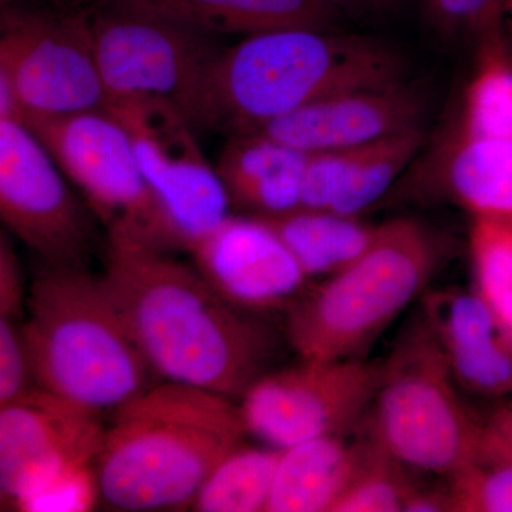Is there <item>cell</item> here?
Segmentation results:
<instances>
[{"mask_svg":"<svg viewBox=\"0 0 512 512\" xmlns=\"http://www.w3.org/2000/svg\"><path fill=\"white\" fill-rule=\"evenodd\" d=\"M0 79L12 87L23 123L107 106L86 12L42 15L3 10Z\"/></svg>","mask_w":512,"mask_h":512,"instance_id":"11","label":"cell"},{"mask_svg":"<svg viewBox=\"0 0 512 512\" xmlns=\"http://www.w3.org/2000/svg\"><path fill=\"white\" fill-rule=\"evenodd\" d=\"M306 157L265 134H241L231 137L215 168L232 207L274 218L301 210Z\"/></svg>","mask_w":512,"mask_h":512,"instance_id":"18","label":"cell"},{"mask_svg":"<svg viewBox=\"0 0 512 512\" xmlns=\"http://www.w3.org/2000/svg\"><path fill=\"white\" fill-rule=\"evenodd\" d=\"M363 440L326 436L284 448L266 512H333L362 463Z\"/></svg>","mask_w":512,"mask_h":512,"instance_id":"20","label":"cell"},{"mask_svg":"<svg viewBox=\"0 0 512 512\" xmlns=\"http://www.w3.org/2000/svg\"><path fill=\"white\" fill-rule=\"evenodd\" d=\"M448 483L453 512H512L510 457H478Z\"/></svg>","mask_w":512,"mask_h":512,"instance_id":"27","label":"cell"},{"mask_svg":"<svg viewBox=\"0 0 512 512\" xmlns=\"http://www.w3.org/2000/svg\"><path fill=\"white\" fill-rule=\"evenodd\" d=\"M446 256L434 229L412 218L377 225L355 262L309 286L285 313V336L299 360L359 359L426 291Z\"/></svg>","mask_w":512,"mask_h":512,"instance_id":"5","label":"cell"},{"mask_svg":"<svg viewBox=\"0 0 512 512\" xmlns=\"http://www.w3.org/2000/svg\"><path fill=\"white\" fill-rule=\"evenodd\" d=\"M279 448L241 443L229 451L201 485L191 510L261 512L268 508Z\"/></svg>","mask_w":512,"mask_h":512,"instance_id":"23","label":"cell"},{"mask_svg":"<svg viewBox=\"0 0 512 512\" xmlns=\"http://www.w3.org/2000/svg\"><path fill=\"white\" fill-rule=\"evenodd\" d=\"M248 436L238 403L188 384H153L114 410L94 463L114 510L191 508L214 467Z\"/></svg>","mask_w":512,"mask_h":512,"instance_id":"2","label":"cell"},{"mask_svg":"<svg viewBox=\"0 0 512 512\" xmlns=\"http://www.w3.org/2000/svg\"><path fill=\"white\" fill-rule=\"evenodd\" d=\"M453 512L451 495L448 487L431 488L419 487L413 491L404 505L403 512Z\"/></svg>","mask_w":512,"mask_h":512,"instance_id":"33","label":"cell"},{"mask_svg":"<svg viewBox=\"0 0 512 512\" xmlns=\"http://www.w3.org/2000/svg\"><path fill=\"white\" fill-rule=\"evenodd\" d=\"M409 468L363 437V458L333 512H400L419 487Z\"/></svg>","mask_w":512,"mask_h":512,"instance_id":"26","label":"cell"},{"mask_svg":"<svg viewBox=\"0 0 512 512\" xmlns=\"http://www.w3.org/2000/svg\"><path fill=\"white\" fill-rule=\"evenodd\" d=\"M190 255L215 291L256 315L288 312L311 281L275 229L254 215H229Z\"/></svg>","mask_w":512,"mask_h":512,"instance_id":"14","label":"cell"},{"mask_svg":"<svg viewBox=\"0 0 512 512\" xmlns=\"http://www.w3.org/2000/svg\"><path fill=\"white\" fill-rule=\"evenodd\" d=\"M2 2V5H10V3L18 2V0H0Z\"/></svg>","mask_w":512,"mask_h":512,"instance_id":"36","label":"cell"},{"mask_svg":"<svg viewBox=\"0 0 512 512\" xmlns=\"http://www.w3.org/2000/svg\"><path fill=\"white\" fill-rule=\"evenodd\" d=\"M423 316L460 389L476 396L512 390V343L477 292L436 289L424 293Z\"/></svg>","mask_w":512,"mask_h":512,"instance_id":"16","label":"cell"},{"mask_svg":"<svg viewBox=\"0 0 512 512\" xmlns=\"http://www.w3.org/2000/svg\"><path fill=\"white\" fill-rule=\"evenodd\" d=\"M100 500L94 466L64 474L29 498L19 511H89Z\"/></svg>","mask_w":512,"mask_h":512,"instance_id":"29","label":"cell"},{"mask_svg":"<svg viewBox=\"0 0 512 512\" xmlns=\"http://www.w3.org/2000/svg\"><path fill=\"white\" fill-rule=\"evenodd\" d=\"M55 158L23 121L0 120V215L46 266H86L92 224Z\"/></svg>","mask_w":512,"mask_h":512,"instance_id":"12","label":"cell"},{"mask_svg":"<svg viewBox=\"0 0 512 512\" xmlns=\"http://www.w3.org/2000/svg\"><path fill=\"white\" fill-rule=\"evenodd\" d=\"M382 375L383 360H301L259 376L239 412L248 436L279 450L342 436L369 412Z\"/></svg>","mask_w":512,"mask_h":512,"instance_id":"10","label":"cell"},{"mask_svg":"<svg viewBox=\"0 0 512 512\" xmlns=\"http://www.w3.org/2000/svg\"><path fill=\"white\" fill-rule=\"evenodd\" d=\"M101 414L33 387L0 406L2 507H20L64 474L94 466L106 427Z\"/></svg>","mask_w":512,"mask_h":512,"instance_id":"13","label":"cell"},{"mask_svg":"<svg viewBox=\"0 0 512 512\" xmlns=\"http://www.w3.org/2000/svg\"><path fill=\"white\" fill-rule=\"evenodd\" d=\"M470 255L476 292L512 343V222L473 218Z\"/></svg>","mask_w":512,"mask_h":512,"instance_id":"25","label":"cell"},{"mask_svg":"<svg viewBox=\"0 0 512 512\" xmlns=\"http://www.w3.org/2000/svg\"><path fill=\"white\" fill-rule=\"evenodd\" d=\"M424 107L419 90L402 80L333 94L256 133L306 154L359 148L419 128Z\"/></svg>","mask_w":512,"mask_h":512,"instance_id":"15","label":"cell"},{"mask_svg":"<svg viewBox=\"0 0 512 512\" xmlns=\"http://www.w3.org/2000/svg\"><path fill=\"white\" fill-rule=\"evenodd\" d=\"M36 387L22 323L0 318V406L16 402Z\"/></svg>","mask_w":512,"mask_h":512,"instance_id":"30","label":"cell"},{"mask_svg":"<svg viewBox=\"0 0 512 512\" xmlns=\"http://www.w3.org/2000/svg\"><path fill=\"white\" fill-rule=\"evenodd\" d=\"M437 28L477 40L503 30L505 0H420Z\"/></svg>","mask_w":512,"mask_h":512,"instance_id":"28","label":"cell"},{"mask_svg":"<svg viewBox=\"0 0 512 512\" xmlns=\"http://www.w3.org/2000/svg\"><path fill=\"white\" fill-rule=\"evenodd\" d=\"M86 13L107 104L167 100L194 126L205 73L220 50L207 35L119 0Z\"/></svg>","mask_w":512,"mask_h":512,"instance_id":"8","label":"cell"},{"mask_svg":"<svg viewBox=\"0 0 512 512\" xmlns=\"http://www.w3.org/2000/svg\"><path fill=\"white\" fill-rule=\"evenodd\" d=\"M505 16H508L512 29V0H505Z\"/></svg>","mask_w":512,"mask_h":512,"instance_id":"35","label":"cell"},{"mask_svg":"<svg viewBox=\"0 0 512 512\" xmlns=\"http://www.w3.org/2000/svg\"><path fill=\"white\" fill-rule=\"evenodd\" d=\"M339 12L343 10H352V12H370V10H379L386 6L393 5L396 0H329Z\"/></svg>","mask_w":512,"mask_h":512,"instance_id":"34","label":"cell"},{"mask_svg":"<svg viewBox=\"0 0 512 512\" xmlns=\"http://www.w3.org/2000/svg\"><path fill=\"white\" fill-rule=\"evenodd\" d=\"M402 80V60L370 37L316 28L256 33L211 60L194 126L256 133L333 94Z\"/></svg>","mask_w":512,"mask_h":512,"instance_id":"3","label":"cell"},{"mask_svg":"<svg viewBox=\"0 0 512 512\" xmlns=\"http://www.w3.org/2000/svg\"><path fill=\"white\" fill-rule=\"evenodd\" d=\"M45 144L107 235L167 248L163 220L126 130L104 110L25 123Z\"/></svg>","mask_w":512,"mask_h":512,"instance_id":"9","label":"cell"},{"mask_svg":"<svg viewBox=\"0 0 512 512\" xmlns=\"http://www.w3.org/2000/svg\"><path fill=\"white\" fill-rule=\"evenodd\" d=\"M478 457L512 458V403L484 424L483 443Z\"/></svg>","mask_w":512,"mask_h":512,"instance_id":"32","label":"cell"},{"mask_svg":"<svg viewBox=\"0 0 512 512\" xmlns=\"http://www.w3.org/2000/svg\"><path fill=\"white\" fill-rule=\"evenodd\" d=\"M262 220L275 229L311 279L328 278L355 262L377 232V225L366 224L360 217L303 208Z\"/></svg>","mask_w":512,"mask_h":512,"instance_id":"21","label":"cell"},{"mask_svg":"<svg viewBox=\"0 0 512 512\" xmlns=\"http://www.w3.org/2000/svg\"><path fill=\"white\" fill-rule=\"evenodd\" d=\"M421 143L419 127L360 147L345 188L330 212L360 217L372 208L416 160Z\"/></svg>","mask_w":512,"mask_h":512,"instance_id":"24","label":"cell"},{"mask_svg":"<svg viewBox=\"0 0 512 512\" xmlns=\"http://www.w3.org/2000/svg\"><path fill=\"white\" fill-rule=\"evenodd\" d=\"M195 32L249 36L289 28L332 29L340 15L329 0H119Z\"/></svg>","mask_w":512,"mask_h":512,"instance_id":"19","label":"cell"},{"mask_svg":"<svg viewBox=\"0 0 512 512\" xmlns=\"http://www.w3.org/2000/svg\"><path fill=\"white\" fill-rule=\"evenodd\" d=\"M26 309L23 339L40 389L101 414L156 384L103 278L86 266H46Z\"/></svg>","mask_w":512,"mask_h":512,"instance_id":"4","label":"cell"},{"mask_svg":"<svg viewBox=\"0 0 512 512\" xmlns=\"http://www.w3.org/2000/svg\"><path fill=\"white\" fill-rule=\"evenodd\" d=\"M423 191L473 218L512 222V140L451 126L424 165Z\"/></svg>","mask_w":512,"mask_h":512,"instance_id":"17","label":"cell"},{"mask_svg":"<svg viewBox=\"0 0 512 512\" xmlns=\"http://www.w3.org/2000/svg\"><path fill=\"white\" fill-rule=\"evenodd\" d=\"M101 278L160 379L239 400L278 355L264 316L232 305L171 251L109 235Z\"/></svg>","mask_w":512,"mask_h":512,"instance_id":"1","label":"cell"},{"mask_svg":"<svg viewBox=\"0 0 512 512\" xmlns=\"http://www.w3.org/2000/svg\"><path fill=\"white\" fill-rule=\"evenodd\" d=\"M453 126L470 136L512 140V55L503 30L478 40L476 63Z\"/></svg>","mask_w":512,"mask_h":512,"instance_id":"22","label":"cell"},{"mask_svg":"<svg viewBox=\"0 0 512 512\" xmlns=\"http://www.w3.org/2000/svg\"><path fill=\"white\" fill-rule=\"evenodd\" d=\"M106 110L126 130L156 198L168 251L192 249L229 217L228 192L173 103L154 97L111 101Z\"/></svg>","mask_w":512,"mask_h":512,"instance_id":"7","label":"cell"},{"mask_svg":"<svg viewBox=\"0 0 512 512\" xmlns=\"http://www.w3.org/2000/svg\"><path fill=\"white\" fill-rule=\"evenodd\" d=\"M18 255L5 234L0 235V318H20L26 306Z\"/></svg>","mask_w":512,"mask_h":512,"instance_id":"31","label":"cell"},{"mask_svg":"<svg viewBox=\"0 0 512 512\" xmlns=\"http://www.w3.org/2000/svg\"><path fill=\"white\" fill-rule=\"evenodd\" d=\"M423 316L386 360L366 416V439L403 466L453 478L480 454L484 424L470 413Z\"/></svg>","mask_w":512,"mask_h":512,"instance_id":"6","label":"cell"}]
</instances>
